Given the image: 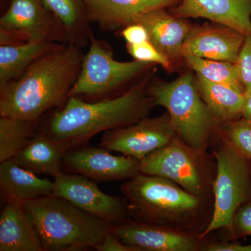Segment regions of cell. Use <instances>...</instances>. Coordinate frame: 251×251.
Instances as JSON below:
<instances>
[{
    "mask_svg": "<svg viewBox=\"0 0 251 251\" xmlns=\"http://www.w3.org/2000/svg\"><path fill=\"white\" fill-rule=\"evenodd\" d=\"M118 34H120L126 41V44H128L136 45L150 41L146 28L144 27L143 25L138 23L124 28L118 32Z\"/></svg>",
    "mask_w": 251,
    "mask_h": 251,
    "instance_id": "31",
    "label": "cell"
},
{
    "mask_svg": "<svg viewBox=\"0 0 251 251\" xmlns=\"http://www.w3.org/2000/svg\"><path fill=\"white\" fill-rule=\"evenodd\" d=\"M109 231L141 251H201L206 238L158 225L128 219L111 224Z\"/></svg>",
    "mask_w": 251,
    "mask_h": 251,
    "instance_id": "13",
    "label": "cell"
},
{
    "mask_svg": "<svg viewBox=\"0 0 251 251\" xmlns=\"http://www.w3.org/2000/svg\"><path fill=\"white\" fill-rule=\"evenodd\" d=\"M246 36L232 28L216 23L195 25L181 47V58L194 56L235 64Z\"/></svg>",
    "mask_w": 251,
    "mask_h": 251,
    "instance_id": "14",
    "label": "cell"
},
{
    "mask_svg": "<svg viewBox=\"0 0 251 251\" xmlns=\"http://www.w3.org/2000/svg\"><path fill=\"white\" fill-rule=\"evenodd\" d=\"M65 44L32 40L15 46H0V87L18 78L41 56Z\"/></svg>",
    "mask_w": 251,
    "mask_h": 251,
    "instance_id": "21",
    "label": "cell"
},
{
    "mask_svg": "<svg viewBox=\"0 0 251 251\" xmlns=\"http://www.w3.org/2000/svg\"><path fill=\"white\" fill-rule=\"evenodd\" d=\"M242 118L251 122V90L244 92V103Z\"/></svg>",
    "mask_w": 251,
    "mask_h": 251,
    "instance_id": "33",
    "label": "cell"
},
{
    "mask_svg": "<svg viewBox=\"0 0 251 251\" xmlns=\"http://www.w3.org/2000/svg\"><path fill=\"white\" fill-rule=\"evenodd\" d=\"M11 0H0V6H1V12H4L5 10L9 6L10 1Z\"/></svg>",
    "mask_w": 251,
    "mask_h": 251,
    "instance_id": "34",
    "label": "cell"
},
{
    "mask_svg": "<svg viewBox=\"0 0 251 251\" xmlns=\"http://www.w3.org/2000/svg\"><path fill=\"white\" fill-rule=\"evenodd\" d=\"M176 135L168 112L104 132L99 146L142 160L163 148Z\"/></svg>",
    "mask_w": 251,
    "mask_h": 251,
    "instance_id": "10",
    "label": "cell"
},
{
    "mask_svg": "<svg viewBox=\"0 0 251 251\" xmlns=\"http://www.w3.org/2000/svg\"><path fill=\"white\" fill-rule=\"evenodd\" d=\"M89 46L69 97L87 98L94 101L112 98L120 91L129 89L156 66L138 60L119 62L114 59L111 46L94 34Z\"/></svg>",
    "mask_w": 251,
    "mask_h": 251,
    "instance_id": "6",
    "label": "cell"
},
{
    "mask_svg": "<svg viewBox=\"0 0 251 251\" xmlns=\"http://www.w3.org/2000/svg\"><path fill=\"white\" fill-rule=\"evenodd\" d=\"M201 251H251V244L243 245L237 242H204Z\"/></svg>",
    "mask_w": 251,
    "mask_h": 251,
    "instance_id": "32",
    "label": "cell"
},
{
    "mask_svg": "<svg viewBox=\"0 0 251 251\" xmlns=\"http://www.w3.org/2000/svg\"><path fill=\"white\" fill-rule=\"evenodd\" d=\"M98 251H141L139 248L127 245L115 234L108 231L101 242L94 248Z\"/></svg>",
    "mask_w": 251,
    "mask_h": 251,
    "instance_id": "30",
    "label": "cell"
},
{
    "mask_svg": "<svg viewBox=\"0 0 251 251\" xmlns=\"http://www.w3.org/2000/svg\"><path fill=\"white\" fill-rule=\"evenodd\" d=\"M67 151L44 130H37L13 159L18 166L34 174L50 175L54 178L63 171V158Z\"/></svg>",
    "mask_w": 251,
    "mask_h": 251,
    "instance_id": "20",
    "label": "cell"
},
{
    "mask_svg": "<svg viewBox=\"0 0 251 251\" xmlns=\"http://www.w3.org/2000/svg\"><path fill=\"white\" fill-rule=\"evenodd\" d=\"M211 151L217 171L214 183V211L210 224L200 235L227 229L239 206L251 201V161L220 135Z\"/></svg>",
    "mask_w": 251,
    "mask_h": 251,
    "instance_id": "8",
    "label": "cell"
},
{
    "mask_svg": "<svg viewBox=\"0 0 251 251\" xmlns=\"http://www.w3.org/2000/svg\"><path fill=\"white\" fill-rule=\"evenodd\" d=\"M126 50L134 60L159 64L166 70L173 69V64L158 52L150 41L140 44H126Z\"/></svg>",
    "mask_w": 251,
    "mask_h": 251,
    "instance_id": "27",
    "label": "cell"
},
{
    "mask_svg": "<svg viewBox=\"0 0 251 251\" xmlns=\"http://www.w3.org/2000/svg\"><path fill=\"white\" fill-rule=\"evenodd\" d=\"M135 23L146 28L150 42L172 64L181 59V47L193 27L186 18L173 16L168 9H158L141 15Z\"/></svg>",
    "mask_w": 251,
    "mask_h": 251,
    "instance_id": "17",
    "label": "cell"
},
{
    "mask_svg": "<svg viewBox=\"0 0 251 251\" xmlns=\"http://www.w3.org/2000/svg\"><path fill=\"white\" fill-rule=\"evenodd\" d=\"M38 122L0 117V163L14 158L27 145L38 130Z\"/></svg>",
    "mask_w": 251,
    "mask_h": 251,
    "instance_id": "24",
    "label": "cell"
},
{
    "mask_svg": "<svg viewBox=\"0 0 251 251\" xmlns=\"http://www.w3.org/2000/svg\"><path fill=\"white\" fill-rule=\"evenodd\" d=\"M232 240L246 237H251V201L238 208L230 226L226 229Z\"/></svg>",
    "mask_w": 251,
    "mask_h": 251,
    "instance_id": "28",
    "label": "cell"
},
{
    "mask_svg": "<svg viewBox=\"0 0 251 251\" xmlns=\"http://www.w3.org/2000/svg\"><path fill=\"white\" fill-rule=\"evenodd\" d=\"M62 169L98 182L128 180L141 173V161L126 155L115 156L107 149L87 145L67 151Z\"/></svg>",
    "mask_w": 251,
    "mask_h": 251,
    "instance_id": "12",
    "label": "cell"
},
{
    "mask_svg": "<svg viewBox=\"0 0 251 251\" xmlns=\"http://www.w3.org/2000/svg\"><path fill=\"white\" fill-rule=\"evenodd\" d=\"M64 25L69 44L83 49L90 46L93 31L82 0H42Z\"/></svg>",
    "mask_w": 251,
    "mask_h": 251,
    "instance_id": "23",
    "label": "cell"
},
{
    "mask_svg": "<svg viewBox=\"0 0 251 251\" xmlns=\"http://www.w3.org/2000/svg\"><path fill=\"white\" fill-rule=\"evenodd\" d=\"M184 59L191 70L206 80L230 86L242 93L245 92L235 64L194 56H187Z\"/></svg>",
    "mask_w": 251,
    "mask_h": 251,
    "instance_id": "25",
    "label": "cell"
},
{
    "mask_svg": "<svg viewBox=\"0 0 251 251\" xmlns=\"http://www.w3.org/2000/svg\"><path fill=\"white\" fill-rule=\"evenodd\" d=\"M54 192L59 196L110 224L130 219L126 199L100 191L97 183L82 175L62 171L54 178Z\"/></svg>",
    "mask_w": 251,
    "mask_h": 251,
    "instance_id": "11",
    "label": "cell"
},
{
    "mask_svg": "<svg viewBox=\"0 0 251 251\" xmlns=\"http://www.w3.org/2000/svg\"><path fill=\"white\" fill-rule=\"evenodd\" d=\"M84 55L81 48L68 44L36 59L18 78L0 87V115L39 121L48 110L63 108Z\"/></svg>",
    "mask_w": 251,
    "mask_h": 251,
    "instance_id": "2",
    "label": "cell"
},
{
    "mask_svg": "<svg viewBox=\"0 0 251 251\" xmlns=\"http://www.w3.org/2000/svg\"><path fill=\"white\" fill-rule=\"evenodd\" d=\"M220 135L251 161V122L241 118L225 123Z\"/></svg>",
    "mask_w": 251,
    "mask_h": 251,
    "instance_id": "26",
    "label": "cell"
},
{
    "mask_svg": "<svg viewBox=\"0 0 251 251\" xmlns=\"http://www.w3.org/2000/svg\"><path fill=\"white\" fill-rule=\"evenodd\" d=\"M120 190L136 221L198 235L210 224L214 198L191 194L167 178L140 173Z\"/></svg>",
    "mask_w": 251,
    "mask_h": 251,
    "instance_id": "3",
    "label": "cell"
},
{
    "mask_svg": "<svg viewBox=\"0 0 251 251\" xmlns=\"http://www.w3.org/2000/svg\"><path fill=\"white\" fill-rule=\"evenodd\" d=\"M235 64L245 91L251 90V36H246Z\"/></svg>",
    "mask_w": 251,
    "mask_h": 251,
    "instance_id": "29",
    "label": "cell"
},
{
    "mask_svg": "<svg viewBox=\"0 0 251 251\" xmlns=\"http://www.w3.org/2000/svg\"><path fill=\"white\" fill-rule=\"evenodd\" d=\"M44 251H77L94 248L110 223L52 194L23 203Z\"/></svg>",
    "mask_w": 251,
    "mask_h": 251,
    "instance_id": "4",
    "label": "cell"
},
{
    "mask_svg": "<svg viewBox=\"0 0 251 251\" xmlns=\"http://www.w3.org/2000/svg\"><path fill=\"white\" fill-rule=\"evenodd\" d=\"M196 84L204 103L223 125L242 118L244 93L230 86L206 80L196 74Z\"/></svg>",
    "mask_w": 251,
    "mask_h": 251,
    "instance_id": "22",
    "label": "cell"
},
{
    "mask_svg": "<svg viewBox=\"0 0 251 251\" xmlns=\"http://www.w3.org/2000/svg\"><path fill=\"white\" fill-rule=\"evenodd\" d=\"M0 251H44L23 203L4 202L0 214Z\"/></svg>",
    "mask_w": 251,
    "mask_h": 251,
    "instance_id": "18",
    "label": "cell"
},
{
    "mask_svg": "<svg viewBox=\"0 0 251 251\" xmlns=\"http://www.w3.org/2000/svg\"><path fill=\"white\" fill-rule=\"evenodd\" d=\"M156 70V66L129 89L112 98L89 102L69 97L63 108L51 114L43 130L69 151L88 145L99 133L149 117L155 106L147 87Z\"/></svg>",
    "mask_w": 251,
    "mask_h": 251,
    "instance_id": "1",
    "label": "cell"
},
{
    "mask_svg": "<svg viewBox=\"0 0 251 251\" xmlns=\"http://www.w3.org/2000/svg\"><path fill=\"white\" fill-rule=\"evenodd\" d=\"M216 171L212 151L193 148L177 135L141 161V173L167 178L191 194L203 198H214Z\"/></svg>",
    "mask_w": 251,
    "mask_h": 251,
    "instance_id": "7",
    "label": "cell"
},
{
    "mask_svg": "<svg viewBox=\"0 0 251 251\" xmlns=\"http://www.w3.org/2000/svg\"><path fill=\"white\" fill-rule=\"evenodd\" d=\"M0 28L23 43L36 40L69 44L64 25L42 0H11L0 18Z\"/></svg>",
    "mask_w": 251,
    "mask_h": 251,
    "instance_id": "9",
    "label": "cell"
},
{
    "mask_svg": "<svg viewBox=\"0 0 251 251\" xmlns=\"http://www.w3.org/2000/svg\"><path fill=\"white\" fill-rule=\"evenodd\" d=\"M54 181L18 166L13 158L0 163V191L4 202L24 203L53 194Z\"/></svg>",
    "mask_w": 251,
    "mask_h": 251,
    "instance_id": "19",
    "label": "cell"
},
{
    "mask_svg": "<svg viewBox=\"0 0 251 251\" xmlns=\"http://www.w3.org/2000/svg\"><path fill=\"white\" fill-rule=\"evenodd\" d=\"M90 23L102 31L120 32L137 18L158 9H171L181 0H82Z\"/></svg>",
    "mask_w": 251,
    "mask_h": 251,
    "instance_id": "15",
    "label": "cell"
},
{
    "mask_svg": "<svg viewBox=\"0 0 251 251\" xmlns=\"http://www.w3.org/2000/svg\"><path fill=\"white\" fill-rule=\"evenodd\" d=\"M147 93L154 106L166 109L176 135L188 145L208 150L219 139L223 124L203 100L196 87V74L191 69L171 82L153 76Z\"/></svg>",
    "mask_w": 251,
    "mask_h": 251,
    "instance_id": "5",
    "label": "cell"
},
{
    "mask_svg": "<svg viewBox=\"0 0 251 251\" xmlns=\"http://www.w3.org/2000/svg\"><path fill=\"white\" fill-rule=\"evenodd\" d=\"M168 10L176 17L204 18L251 36V0H181Z\"/></svg>",
    "mask_w": 251,
    "mask_h": 251,
    "instance_id": "16",
    "label": "cell"
}]
</instances>
